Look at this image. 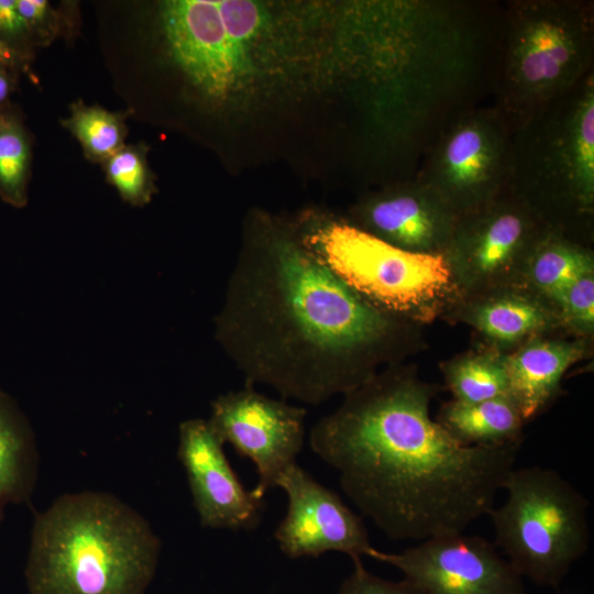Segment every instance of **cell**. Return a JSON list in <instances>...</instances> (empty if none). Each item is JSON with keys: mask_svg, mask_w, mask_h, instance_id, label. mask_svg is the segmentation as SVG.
I'll return each mask as SVG.
<instances>
[{"mask_svg": "<svg viewBox=\"0 0 594 594\" xmlns=\"http://www.w3.org/2000/svg\"><path fill=\"white\" fill-rule=\"evenodd\" d=\"M258 226L230 272L215 318L216 341L245 385L320 405L403 354L409 322L358 295L296 231Z\"/></svg>", "mask_w": 594, "mask_h": 594, "instance_id": "cell-1", "label": "cell"}, {"mask_svg": "<svg viewBox=\"0 0 594 594\" xmlns=\"http://www.w3.org/2000/svg\"><path fill=\"white\" fill-rule=\"evenodd\" d=\"M391 366L314 425L310 448L389 539L464 532L494 508L520 446L460 443L430 416L435 387Z\"/></svg>", "mask_w": 594, "mask_h": 594, "instance_id": "cell-2", "label": "cell"}, {"mask_svg": "<svg viewBox=\"0 0 594 594\" xmlns=\"http://www.w3.org/2000/svg\"><path fill=\"white\" fill-rule=\"evenodd\" d=\"M162 541L147 519L103 491L65 493L35 513L28 594H145Z\"/></svg>", "mask_w": 594, "mask_h": 594, "instance_id": "cell-3", "label": "cell"}, {"mask_svg": "<svg viewBox=\"0 0 594 594\" xmlns=\"http://www.w3.org/2000/svg\"><path fill=\"white\" fill-rule=\"evenodd\" d=\"M507 190L578 242L594 215V72L512 132Z\"/></svg>", "mask_w": 594, "mask_h": 594, "instance_id": "cell-4", "label": "cell"}, {"mask_svg": "<svg viewBox=\"0 0 594 594\" xmlns=\"http://www.w3.org/2000/svg\"><path fill=\"white\" fill-rule=\"evenodd\" d=\"M593 0H509L492 87L515 131L594 72Z\"/></svg>", "mask_w": 594, "mask_h": 594, "instance_id": "cell-5", "label": "cell"}, {"mask_svg": "<svg viewBox=\"0 0 594 594\" xmlns=\"http://www.w3.org/2000/svg\"><path fill=\"white\" fill-rule=\"evenodd\" d=\"M302 244L363 299L406 322L432 317L458 289L444 254L396 248L331 217H310Z\"/></svg>", "mask_w": 594, "mask_h": 594, "instance_id": "cell-6", "label": "cell"}, {"mask_svg": "<svg viewBox=\"0 0 594 594\" xmlns=\"http://www.w3.org/2000/svg\"><path fill=\"white\" fill-rule=\"evenodd\" d=\"M503 490L505 503L487 515L496 546L521 578L558 587L588 549V501L542 466L514 468Z\"/></svg>", "mask_w": 594, "mask_h": 594, "instance_id": "cell-7", "label": "cell"}, {"mask_svg": "<svg viewBox=\"0 0 594 594\" xmlns=\"http://www.w3.org/2000/svg\"><path fill=\"white\" fill-rule=\"evenodd\" d=\"M512 131L501 112L479 106L460 116L425 154L416 178L459 217L476 211L507 189Z\"/></svg>", "mask_w": 594, "mask_h": 594, "instance_id": "cell-8", "label": "cell"}, {"mask_svg": "<svg viewBox=\"0 0 594 594\" xmlns=\"http://www.w3.org/2000/svg\"><path fill=\"white\" fill-rule=\"evenodd\" d=\"M548 228L507 189L483 208L459 217L444 252L458 289L490 292L526 262Z\"/></svg>", "mask_w": 594, "mask_h": 594, "instance_id": "cell-9", "label": "cell"}, {"mask_svg": "<svg viewBox=\"0 0 594 594\" xmlns=\"http://www.w3.org/2000/svg\"><path fill=\"white\" fill-rule=\"evenodd\" d=\"M307 410L302 406L268 397L245 385L217 396L207 419L213 432L256 468L252 493L264 499L279 476L293 464L305 439Z\"/></svg>", "mask_w": 594, "mask_h": 594, "instance_id": "cell-10", "label": "cell"}, {"mask_svg": "<svg viewBox=\"0 0 594 594\" xmlns=\"http://www.w3.org/2000/svg\"><path fill=\"white\" fill-rule=\"evenodd\" d=\"M370 558L399 570L420 594H526L521 575L487 539L450 534Z\"/></svg>", "mask_w": 594, "mask_h": 594, "instance_id": "cell-11", "label": "cell"}, {"mask_svg": "<svg viewBox=\"0 0 594 594\" xmlns=\"http://www.w3.org/2000/svg\"><path fill=\"white\" fill-rule=\"evenodd\" d=\"M287 510L274 538L290 559L341 552L351 559L369 557L373 547L363 519L337 493L320 484L297 463L278 479Z\"/></svg>", "mask_w": 594, "mask_h": 594, "instance_id": "cell-12", "label": "cell"}, {"mask_svg": "<svg viewBox=\"0 0 594 594\" xmlns=\"http://www.w3.org/2000/svg\"><path fill=\"white\" fill-rule=\"evenodd\" d=\"M161 18L170 54L191 84L211 99L226 98L246 72L248 45L228 33L218 1H167Z\"/></svg>", "mask_w": 594, "mask_h": 594, "instance_id": "cell-13", "label": "cell"}, {"mask_svg": "<svg viewBox=\"0 0 594 594\" xmlns=\"http://www.w3.org/2000/svg\"><path fill=\"white\" fill-rule=\"evenodd\" d=\"M223 446L207 419L190 418L179 424L177 457L199 522L211 529H254L261 521L263 499L242 485Z\"/></svg>", "mask_w": 594, "mask_h": 594, "instance_id": "cell-14", "label": "cell"}, {"mask_svg": "<svg viewBox=\"0 0 594 594\" xmlns=\"http://www.w3.org/2000/svg\"><path fill=\"white\" fill-rule=\"evenodd\" d=\"M459 216L414 177L375 194L354 208V227L405 251L444 254Z\"/></svg>", "mask_w": 594, "mask_h": 594, "instance_id": "cell-15", "label": "cell"}, {"mask_svg": "<svg viewBox=\"0 0 594 594\" xmlns=\"http://www.w3.org/2000/svg\"><path fill=\"white\" fill-rule=\"evenodd\" d=\"M583 354L584 346L579 341L538 339L505 358L508 396L525 421L554 399L565 372Z\"/></svg>", "mask_w": 594, "mask_h": 594, "instance_id": "cell-16", "label": "cell"}, {"mask_svg": "<svg viewBox=\"0 0 594 594\" xmlns=\"http://www.w3.org/2000/svg\"><path fill=\"white\" fill-rule=\"evenodd\" d=\"M40 453L30 420L0 389V527L8 505H31Z\"/></svg>", "mask_w": 594, "mask_h": 594, "instance_id": "cell-17", "label": "cell"}, {"mask_svg": "<svg viewBox=\"0 0 594 594\" xmlns=\"http://www.w3.org/2000/svg\"><path fill=\"white\" fill-rule=\"evenodd\" d=\"M437 421L460 443L485 448L520 446L525 422L509 396L477 403H446Z\"/></svg>", "mask_w": 594, "mask_h": 594, "instance_id": "cell-18", "label": "cell"}, {"mask_svg": "<svg viewBox=\"0 0 594 594\" xmlns=\"http://www.w3.org/2000/svg\"><path fill=\"white\" fill-rule=\"evenodd\" d=\"M466 321L492 341L513 344L546 330L553 317L537 298L503 290L474 302Z\"/></svg>", "mask_w": 594, "mask_h": 594, "instance_id": "cell-19", "label": "cell"}, {"mask_svg": "<svg viewBox=\"0 0 594 594\" xmlns=\"http://www.w3.org/2000/svg\"><path fill=\"white\" fill-rule=\"evenodd\" d=\"M592 271L593 254L586 244L550 229L541 234L525 265L527 279L549 301Z\"/></svg>", "mask_w": 594, "mask_h": 594, "instance_id": "cell-20", "label": "cell"}, {"mask_svg": "<svg viewBox=\"0 0 594 594\" xmlns=\"http://www.w3.org/2000/svg\"><path fill=\"white\" fill-rule=\"evenodd\" d=\"M446 382L454 400L477 403L508 396L505 358L472 354L444 366Z\"/></svg>", "mask_w": 594, "mask_h": 594, "instance_id": "cell-21", "label": "cell"}, {"mask_svg": "<svg viewBox=\"0 0 594 594\" xmlns=\"http://www.w3.org/2000/svg\"><path fill=\"white\" fill-rule=\"evenodd\" d=\"M127 116L77 101L62 124L76 136L88 160L103 163L124 146Z\"/></svg>", "mask_w": 594, "mask_h": 594, "instance_id": "cell-22", "label": "cell"}, {"mask_svg": "<svg viewBox=\"0 0 594 594\" xmlns=\"http://www.w3.org/2000/svg\"><path fill=\"white\" fill-rule=\"evenodd\" d=\"M31 165L30 136L20 118L0 108V197L13 207L28 201Z\"/></svg>", "mask_w": 594, "mask_h": 594, "instance_id": "cell-23", "label": "cell"}, {"mask_svg": "<svg viewBox=\"0 0 594 594\" xmlns=\"http://www.w3.org/2000/svg\"><path fill=\"white\" fill-rule=\"evenodd\" d=\"M108 182L133 206L147 204L155 190L144 145H124L103 163Z\"/></svg>", "mask_w": 594, "mask_h": 594, "instance_id": "cell-24", "label": "cell"}, {"mask_svg": "<svg viewBox=\"0 0 594 594\" xmlns=\"http://www.w3.org/2000/svg\"><path fill=\"white\" fill-rule=\"evenodd\" d=\"M551 302L561 318L580 332L594 326V271L585 273L562 289Z\"/></svg>", "mask_w": 594, "mask_h": 594, "instance_id": "cell-25", "label": "cell"}, {"mask_svg": "<svg viewBox=\"0 0 594 594\" xmlns=\"http://www.w3.org/2000/svg\"><path fill=\"white\" fill-rule=\"evenodd\" d=\"M20 14L28 23L35 45H46L62 31V14L45 0H15Z\"/></svg>", "mask_w": 594, "mask_h": 594, "instance_id": "cell-26", "label": "cell"}, {"mask_svg": "<svg viewBox=\"0 0 594 594\" xmlns=\"http://www.w3.org/2000/svg\"><path fill=\"white\" fill-rule=\"evenodd\" d=\"M352 562L353 570L343 580L339 594H420L406 580L394 582L374 575L365 569L361 558Z\"/></svg>", "mask_w": 594, "mask_h": 594, "instance_id": "cell-27", "label": "cell"}, {"mask_svg": "<svg viewBox=\"0 0 594 594\" xmlns=\"http://www.w3.org/2000/svg\"><path fill=\"white\" fill-rule=\"evenodd\" d=\"M0 40L13 50L31 57L35 41L16 8L15 0H0Z\"/></svg>", "mask_w": 594, "mask_h": 594, "instance_id": "cell-28", "label": "cell"}, {"mask_svg": "<svg viewBox=\"0 0 594 594\" xmlns=\"http://www.w3.org/2000/svg\"><path fill=\"white\" fill-rule=\"evenodd\" d=\"M30 58V56L13 50L0 40V64L15 72H28Z\"/></svg>", "mask_w": 594, "mask_h": 594, "instance_id": "cell-29", "label": "cell"}, {"mask_svg": "<svg viewBox=\"0 0 594 594\" xmlns=\"http://www.w3.org/2000/svg\"><path fill=\"white\" fill-rule=\"evenodd\" d=\"M16 73L8 66L0 64V108L4 107V103L14 89Z\"/></svg>", "mask_w": 594, "mask_h": 594, "instance_id": "cell-30", "label": "cell"}]
</instances>
